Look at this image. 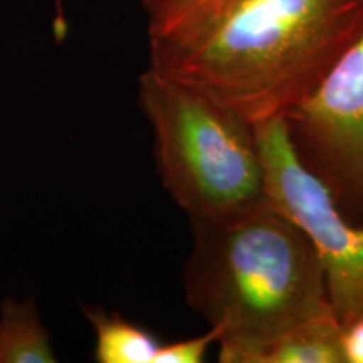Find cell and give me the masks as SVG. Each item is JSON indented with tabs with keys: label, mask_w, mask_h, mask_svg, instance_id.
I'll return each instance as SVG.
<instances>
[{
	"label": "cell",
	"mask_w": 363,
	"mask_h": 363,
	"mask_svg": "<svg viewBox=\"0 0 363 363\" xmlns=\"http://www.w3.org/2000/svg\"><path fill=\"white\" fill-rule=\"evenodd\" d=\"M84 316L94 331L98 363H153L162 343L148 330L93 305L84 306Z\"/></svg>",
	"instance_id": "8"
},
{
	"label": "cell",
	"mask_w": 363,
	"mask_h": 363,
	"mask_svg": "<svg viewBox=\"0 0 363 363\" xmlns=\"http://www.w3.org/2000/svg\"><path fill=\"white\" fill-rule=\"evenodd\" d=\"M266 192L315 247L331 311L347 328L363 318V227L343 214L330 190L299 162L283 118L254 123Z\"/></svg>",
	"instance_id": "4"
},
{
	"label": "cell",
	"mask_w": 363,
	"mask_h": 363,
	"mask_svg": "<svg viewBox=\"0 0 363 363\" xmlns=\"http://www.w3.org/2000/svg\"><path fill=\"white\" fill-rule=\"evenodd\" d=\"M363 35V0H227L148 38V67L251 123L283 118Z\"/></svg>",
	"instance_id": "1"
},
{
	"label": "cell",
	"mask_w": 363,
	"mask_h": 363,
	"mask_svg": "<svg viewBox=\"0 0 363 363\" xmlns=\"http://www.w3.org/2000/svg\"><path fill=\"white\" fill-rule=\"evenodd\" d=\"M225 2L227 0H142L148 38L184 29Z\"/></svg>",
	"instance_id": "9"
},
{
	"label": "cell",
	"mask_w": 363,
	"mask_h": 363,
	"mask_svg": "<svg viewBox=\"0 0 363 363\" xmlns=\"http://www.w3.org/2000/svg\"><path fill=\"white\" fill-rule=\"evenodd\" d=\"M49 330L33 298L0 303V363H56Z\"/></svg>",
	"instance_id": "7"
},
{
	"label": "cell",
	"mask_w": 363,
	"mask_h": 363,
	"mask_svg": "<svg viewBox=\"0 0 363 363\" xmlns=\"http://www.w3.org/2000/svg\"><path fill=\"white\" fill-rule=\"evenodd\" d=\"M185 303L219 335V362L252 363L293 325L333 315L315 247L269 199L219 220H189Z\"/></svg>",
	"instance_id": "2"
},
{
	"label": "cell",
	"mask_w": 363,
	"mask_h": 363,
	"mask_svg": "<svg viewBox=\"0 0 363 363\" xmlns=\"http://www.w3.org/2000/svg\"><path fill=\"white\" fill-rule=\"evenodd\" d=\"M283 120L299 162L363 227V35Z\"/></svg>",
	"instance_id": "5"
},
{
	"label": "cell",
	"mask_w": 363,
	"mask_h": 363,
	"mask_svg": "<svg viewBox=\"0 0 363 363\" xmlns=\"http://www.w3.org/2000/svg\"><path fill=\"white\" fill-rule=\"evenodd\" d=\"M138 104L163 189L189 220H219L267 199L254 123L202 91L147 67Z\"/></svg>",
	"instance_id": "3"
},
{
	"label": "cell",
	"mask_w": 363,
	"mask_h": 363,
	"mask_svg": "<svg viewBox=\"0 0 363 363\" xmlns=\"http://www.w3.org/2000/svg\"><path fill=\"white\" fill-rule=\"evenodd\" d=\"M252 363H347L343 326L335 315L306 318L267 343Z\"/></svg>",
	"instance_id": "6"
},
{
	"label": "cell",
	"mask_w": 363,
	"mask_h": 363,
	"mask_svg": "<svg viewBox=\"0 0 363 363\" xmlns=\"http://www.w3.org/2000/svg\"><path fill=\"white\" fill-rule=\"evenodd\" d=\"M343 350L347 363H363V318L343 328Z\"/></svg>",
	"instance_id": "11"
},
{
	"label": "cell",
	"mask_w": 363,
	"mask_h": 363,
	"mask_svg": "<svg viewBox=\"0 0 363 363\" xmlns=\"http://www.w3.org/2000/svg\"><path fill=\"white\" fill-rule=\"evenodd\" d=\"M219 335L214 328L194 338H185L180 342L162 343L153 358V363H201L206 360L208 348L217 345Z\"/></svg>",
	"instance_id": "10"
},
{
	"label": "cell",
	"mask_w": 363,
	"mask_h": 363,
	"mask_svg": "<svg viewBox=\"0 0 363 363\" xmlns=\"http://www.w3.org/2000/svg\"><path fill=\"white\" fill-rule=\"evenodd\" d=\"M54 4V19H52V34L56 38V43H62L66 39L67 30V17H66V9L62 0H52Z\"/></svg>",
	"instance_id": "12"
}]
</instances>
